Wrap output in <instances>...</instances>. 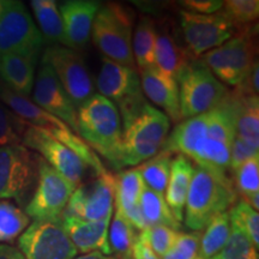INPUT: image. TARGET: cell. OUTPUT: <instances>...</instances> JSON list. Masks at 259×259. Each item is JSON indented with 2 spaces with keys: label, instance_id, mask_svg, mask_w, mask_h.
I'll list each match as a JSON object with an SVG mask.
<instances>
[{
  "label": "cell",
  "instance_id": "cell-35",
  "mask_svg": "<svg viewBox=\"0 0 259 259\" xmlns=\"http://www.w3.org/2000/svg\"><path fill=\"white\" fill-rule=\"evenodd\" d=\"M142 233L157 258L163 259L169 253L180 232L166 226H154L148 227Z\"/></svg>",
  "mask_w": 259,
  "mask_h": 259
},
{
  "label": "cell",
  "instance_id": "cell-4",
  "mask_svg": "<svg viewBox=\"0 0 259 259\" xmlns=\"http://www.w3.org/2000/svg\"><path fill=\"white\" fill-rule=\"evenodd\" d=\"M134 15L120 4L109 3L100 6L92 29L95 46L115 63L137 70L132 52Z\"/></svg>",
  "mask_w": 259,
  "mask_h": 259
},
{
  "label": "cell",
  "instance_id": "cell-26",
  "mask_svg": "<svg viewBox=\"0 0 259 259\" xmlns=\"http://www.w3.org/2000/svg\"><path fill=\"white\" fill-rule=\"evenodd\" d=\"M139 205L147 223V228L154 226H166L176 231L180 229L181 223L173 216L162 193L145 187L139 200Z\"/></svg>",
  "mask_w": 259,
  "mask_h": 259
},
{
  "label": "cell",
  "instance_id": "cell-39",
  "mask_svg": "<svg viewBox=\"0 0 259 259\" xmlns=\"http://www.w3.org/2000/svg\"><path fill=\"white\" fill-rule=\"evenodd\" d=\"M185 11L198 15H213L221 11L223 2L221 0H185L180 2Z\"/></svg>",
  "mask_w": 259,
  "mask_h": 259
},
{
  "label": "cell",
  "instance_id": "cell-17",
  "mask_svg": "<svg viewBox=\"0 0 259 259\" xmlns=\"http://www.w3.org/2000/svg\"><path fill=\"white\" fill-rule=\"evenodd\" d=\"M58 6L63 18L67 48L82 50L92 36L94 19L101 4L94 0H69Z\"/></svg>",
  "mask_w": 259,
  "mask_h": 259
},
{
  "label": "cell",
  "instance_id": "cell-14",
  "mask_svg": "<svg viewBox=\"0 0 259 259\" xmlns=\"http://www.w3.org/2000/svg\"><path fill=\"white\" fill-rule=\"evenodd\" d=\"M114 209V178L107 171L76 187L63 215L85 221L112 218Z\"/></svg>",
  "mask_w": 259,
  "mask_h": 259
},
{
  "label": "cell",
  "instance_id": "cell-13",
  "mask_svg": "<svg viewBox=\"0 0 259 259\" xmlns=\"http://www.w3.org/2000/svg\"><path fill=\"white\" fill-rule=\"evenodd\" d=\"M187 52L193 59H198L206 52L218 48L234 36L235 28L221 14L198 15L189 11L180 12Z\"/></svg>",
  "mask_w": 259,
  "mask_h": 259
},
{
  "label": "cell",
  "instance_id": "cell-15",
  "mask_svg": "<svg viewBox=\"0 0 259 259\" xmlns=\"http://www.w3.org/2000/svg\"><path fill=\"white\" fill-rule=\"evenodd\" d=\"M32 102L50 114L65 122L78 135L77 128V108L65 92L57 74L51 66L41 61V66L35 77L32 88Z\"/></svg>",
  "mask_w": 259,
  "mask_h": 259
},
{
  "label": "cell",
  "instance_id": "cell-34",
  "mask_svg": "<svg viewBox=\"0 0 259 259\" xmlns=\"http://www.w3.org/2000/svg\"><path fill=\"white\" fill-rule=\"evenodd\" d=\"M235 186L244 198L259 193V157L254 156L246 161L234 173ZM235 190V191H236Z\"/></svg>",
  "mask_w": 259,
  "mask_h": 259
},
{
  "label": "cell",
  "instance_id": "cell-27",
  "mask_svg": "<svg viewBox=\"0 0 259 259\" xmlns=\"http://www.w3.org/2000/svg\"><path fill=\"white\" fill-rule=\"evenodd\" d=\"M231 234L229 213L222 212L213 218L202 233L199 246V259H211L222 250Z\"/></svg>",
  "mask_w": 259,
  "mask_h": 259
},
{
  "label": "cell",
  "instance_id": "cell-24",
  "mask_svg": "<svg viewBox=\"0 0 259 259\" xmlns=\"http://www.w3.org/2000/svg\"><path fill=\"white\" fill-rule=\"evenodd\" d=\"M30 6L36 18L42 37L53 42L57 46L67 47L64 23L59 6L54 0H32Z\"/></svg>",
  "mask_w": 259,
  "mask_h": 259
},
{
  "label": "cell",
  "instance_id": "cell-43",
  "mask_svg": "<svg viewBox=\"0 0 259 259\" xmlns=\"http://www.w3.org/2000/svg\"><path fill=\"white\" fill-rule=\"evenodd\" d=\"M3 4H4V0H0V10L3 8Z\"/></svg>",
  "mask_w": 259,
  "mask_h": 259
},
{
  "label": "cell",
  "instance_id": "cell-9",
  "mask_svg": "<svg viewBox=\"0 0 259 259\" xmlns=\"http://www.w3.org/2000/svg\"><path fill=\"white\" fill-rule=\"evenodd\" d=\"M38 156L22 144L0 148V200L22 203L36 184Z\"/></svg>",
  "mask_w": 259,
  "mask_h": 259
},
{
  "label": "cell",
  "instance_id": "cell-18",
  "mask_svg": "<svg viewBox=\"0 0 259 259\" xmlns=\"http://www.w3.org/2000/svg\"><path fill=\"white\" fill-rule=\"evenodd\" d=\"M60 219L65 232L77 252L85 254L97 251L103 254L113 255L108 244L109 223L112 218L99 221H85L72 216L61 215Z\"/></svg>",
  "mask_w": 259,
  "mask_h": 259
},
{
  "label": "cell",
  "instance_id": "cell-23",
  "mask_svg": "<svg viewBox=\"0 0 259 259\" xmlns=\"http://www.w3.org/2000/svg\"><path fill=\"white\" fill-rule=\"evenodd\" d=\"M192 60L193 58L190 56L187 50L178 45L176 38L169 32L163 31L161 34L157 32L154 66H156L161 72L176 79L181 69Z\"/></svg>",
  "mask_w": 259,
  "mask_h": 259
},
{
  "label": "cell",
  "instance_id": "cell-25",
  "mask_svg": "<svg viewBox=\"0 0 259 259\" xmlns=\"http://www.w3.org/2000/svg\"><path fill=\"white\" fill-rule=\"evenodd\" d=\"M156 24L150 17H143L138 22L132 38V52L136 66L144 70L154 66L155 46H156Z\"/></svg>",
  "mask_w": 259,
  "mask_h": 259
},
{
  "label": "cell",
  "instance_id": "cell-40",
  "mask_svg": "<svg viewBox=\"0 0 259 259\" xmlns=\"http://www.w3.org/2000/svg\"><path fill=\"white\" fill-rule=\"evenodd\" d=\"M131 259H158L149 246L143 233L139 232L131 251Z\"/></svg>",
  "mask_w": 259,
  "mask_h": 259
},
{
  "label": "cell",
  "instance_id": "cell-1",
  "mask_svg": "<svg viewBox=\"0 0 259 259\" xmlns=\"http://www.w3.org/2000/svg\"><path fill=\"white\" fill-rule=\"evenodd\" d=\"M118 109L122 128L121 168L137 166L160 153L169 135L168 116L150 105L143 94L119 105Z\"/></svg>",
  "mask_w": 259,
  "mask_h": 259
},
{
  "label": "cell",
  "instance_id": "cell-31",
  "mask_svg": "<svg viewBox=\"0 0 259 259\" xmlns=\"http://www.w3.org/2000/svg\"><path fill=\"white\" fill-rule=\"evenodd\" d=\"M215 259H259L258 248L239 227L231 222V234Z\"/></svg>",
  "mask_w": 259,
  "mask_h": 259
},
{
  "label": "cell",
  "instance_id": "cell-10",
  "mask_svg": "<svg viewBox=\"0 0 259 259\" xmlns=\"http://www.w3.org/2000/svg\"><path fill=\"white\" fill-rule=\"evenodd\" d=\"M18 246L25 259H73L78 253L61 219L34 220L19 235Z\"/></svg>",
  "mask_w": 259,
  "mask_h": 259
},
{
  "label": "cell",
  "instance_id": "cell-16",
  "mask_svg": "<svg viewBox=\"0 0 259 259\" xmlns=\"http://www.w3.org/2000/svg\"><path fill=\"white\" fill-rule=\"evenodd\" d=\"M99 95L121 105L142 95L138 71L103 57L102 66L96 79Z\"/></svg>",
  "mask_w": 259,
  "mask_h": 259
},
{
  "label": "cell",
  "instance_id": "cell-5",
  "mask_svg": "<svg viewBox=\"0 0 259 259\" xmlns=\"http://www.w3.org/2000/svg\"><path fill=\"white\" fill-rule=\"evenodd\" d=\"M181 119L204 114L219 106L228 89L199 59H193L177 76Z\"/></svg>",
  "mask_w": 259,
  "mask_h": 259
},
{
  "label": "cell",
  "instance_id": "cell-2",
  "mask_svg": "<svg viewBox=\"0 0 259 259\" xmlns=\"http://www.w3.org/2000/svg\"><path fill=\"white\" fill-rule=\"evenodd\" d=\"M78 136L116 169H120L121 118L111 100L94 94L77 109Z\"/></svg>",
  "mask_w": 259,
  "mask_h": 259
},
{
  "label": "cell",
  "instance_id": "cell-22",
  "mask_svg": "<svg viewBox=\"0 0 259 259\" xmlns=\"http://www.w3.org/2000/svg\"><path fill=\"white\" fill-rule=\"evenodd\" d=\"M36 63L37 59L19 54L0 56V77L6 88L21 96H30L34 88Z\"/></svg>",
  "mask_w": 259,
  "mask_h": 259
},
{
  "label": "cell",
  "instance_id": "cell-7",
  "mask_svg": "<svg viewBox=\"0 0 259 259\" xmlns=\"http://www.w3.org/2000/svg\"><path fill=\"white\" fill-rule=\"evenodd\" d=\"M199 60L220 82L235 88L254 64V42L250 31L245 29L220 47L206 52Z\"/></svg>",
  "mask_w": 259,
  "mask_h": 259
},
{
  "label": "cell",
  "instance_id": "cell-19",
  "mask_svg": "<svg viewBox=\"0 0 259 259\" xmlns=\"http://www.w3.org/2000/svg\"><path fill=\"white\" fill-rule=\"evenodd\" d=\"M141 87L144 95L163 109L168 119L174 122L181 120L179 89L177 80L161 72L156 66L141 70Z\"/></svg>",
  "mask_w": 259,
  "mask_h": 259
},
{
  "label": "cell",
  "instance_id": "cell-37",
  "mask_svg": "<svg viewBox=\"0 0 259 259\" xmlns=\"http://www.w3.org/2000/svg\"><path fill=\"white\" fill-rule=\"evenodd\" d=\"M202 232L179 233L174 246L163 259H199Z\"/></svg>",
  "mask_w": 259,
  "mask_h": 259
},
{
  "label": "cell",
  "instance_id": "cell-33",
  "mask_svg": "<svg viewBox=\"0 0 259 259\" xmlns=\"http://www.w3.org/2000/svg\"><path fill=\"white\" fill-rule=\"evenodd\" d=\"M229 220L241 229L252 241L255 248L259 247V215L245 200H239L228 211Z\"/></svg>",
  "mask_w": 259,
  "mask_h": 259
},
{
  "label": "cell",
  "instance_id": "cell-12",
  "mask_svg": "<svg viewBox=\"0 0 259 259\" xmlns=\"http://www.w3.org/2000/svg\"><path fill=\"white\" fill-rule=\"evenodd\" d=\"M22 145L40 154L41 158L74 186L80 185L88 166L47 131L24 121Z\"/></svg>",
  "mask_w": 259,
  "mask_h": 259
},
{
  "label": "cell",
  "instance_id": "cell-3",
  "mask_svg": "<svg viewBox=\"0 0 259 259\" xmlns=\"http://www.w3.org/2000/svg\"><path fill=\"white\" fill-rule=\"evenodd\" d=\"M235 202V187L227 174L194 168L184 210L185 225L193 232H202L213 218L228 211Z\"/></svg>",
  "mask_w": 259,
  "mask_h": 259
},
{
  "label": "cell",
  "instance_id": "cell-41",
  "mask_svg": "<svg viewBox=\"0 0 259 259\" xmlns=\"http://www.w3.org/2000/svg\"><path fill=\"white\" fill-rule=\"evenodd\" d=\"M0 259H25V257L19 251V248L10 245L0 244Z\"/></svg>",
  "mask_w": 259,
  "mask_h": 259
},
{
  "label": "cell",
  "instance_id": "cell-11",
  "mask_svg": "<svg viewBox=\"0 0 259 259\" xmlns=\"http://www.w3.org/2000/svg\"><path fill=\"white\" fill-rule=\"evenodd\" d=\"M42 61L54 71L77 109L95 94L87 65L77 51L53 45L44 52Z\"/></svg>",
  "mask_w": 259,
  "mask_h": 259
},
{
  "label": "cell",
  "instance_id": "cell-36",
  "mask_svg": "<svg viewBox=\"0 0 259 259\" xmlns=\"http://www.w3.org/2000/svg\"><path fill=\"white\" fill-rule=\"evenodd\" d=\"M24 121L6 108L0 101V148L6 145L22 144Z\"/></svg>",
  "mask_w": 259,
  "mask_h": 259
},
{
  "label": "cell",
  "instance_id": "cell-30",
  "mask_svg": "<svg viewBox=\"0 0 259 259\" xmlns=\"http://www.w3.org/2000/svg\"><path fill=\"white\" fill-rule=\"evenodd\" d=\"M30 225V219L21 208L9 200H0V242L17 239Z\"/></svg>",
  "mask_w": 259,
  "mask_h": 259
},
{
  "label": "cell",
  "instance_id": "cell-28",
  "mask_svg": "<svg viewBox=\"0 0 259 259\" xmlns=\"http://www.w3.org/2000/svg\"><path fill=\"white\" fill-rule=\"evenodd\" d=\"M139 232L122 213L115 209L111 229L108 231V244L112 254L118 259H131V251Z\"/></svg>",
  "mask_w": 259,
  "mask_h": 259
},
{
  "label": "cell",
  "instance_id": "cell-32",
  "mask_svg": "<svg viewBox=\"0 0 259 259\" xmlns=\"http://www.w3.org/2000/svg\"><path fill=\"white\" fill-rule=\"evenodd\" d=\"M220 14L228 19L236 27L245 28L247 24L253 23L259 16L258 0H227L223 2V6Z\"/></svg>",
  "mask_w": 259,
  "mask_h": 259
},
{
  "label": "cell",
  "instance_id": "cell-29",
  "mask_svg": "<svg viewBox=\"0 0 259 259\" xmlns=\"http://www.w3.org/2000/svg\"><path fill=\"white\" fill-rule=\"evenodd\" d=\"M171 155L160 151L154 157L142 163L137 169L143 178L145 186L158 193H164L170 174Z\"/></svg>",
  "mask_w": 259,
  "mask_h": 259
},
{
  "label": "cell",
  "instance_id": "cell-6",
  "mask_svg": "<svg viewBox=\"0 0 259 259\" xmlns=\"http://www.w3.org/2000/svg\"><path fill=\"white\" fill-rule=\"evenodd\" d=\"M44 37L22 2L5 0L0 10V56L19 54L38 59Z\"/></svg>",
  "mask_w": 259,
  "mask_h": 259
},
{
  "label": "cell",
  "instance_id": "cell-20",
  "mask_svg": "<svg viewBox=\"0 0 259 259\" xmlns=\"http://www.w3.org/2000/svg\"><path fill=\"white\" fill-rule=\"evenodd\" d=\"M234 121L235 136L259 151V101L255 96L228 92L227 95Z\"/></svg>",
  "mask_w": 259,
  "mask_h": 259
},
{
  "label": "cell",
  "instance_id": "cell-42",
  "mask_svg": "<svg viewBox=\"0 0 259 259\" xmlns=\"http://www.w3.org/2000/svg\"><path fill=\"white\" fill-rule=\"evenodd\" d=\"M73 259H118L115 255H107L103 254L101 252H90V253H85L82 255H78V257H74Z\"/></svg>",
  "mask_w": 259,
  "mask_h": 259
},
{
  "label": "cell",
  "instance_id": "cell-38",
  "mask_svg": "<svg viewBox=\"0 0 259 259\" xmlns=\"http://www.w3.org/2000/svg\"><path fill=\"white\" fill-rule=\"evenodd\" d=\"M258 150L252 149L250 145H247L245 142H242L240 138H238L235 136L233 139V143L231 147V161H229V169L233 173L238 169L241 164H244L246 161H248L250 158L258 156Z\"/></svg>",
  "mask_w": 259,
  "mask_h": 259
},
{
  "label": "cell",
  "instance_id": "cell-44",
  "mask_svg": "<svg viewBox=\"0 0 259 259\" xmlns=\"http://www.w3.org/2000/svg\"><path fill=\"white\" fill-rule=\"evenodd\" d=\"M211 259H215V258H211Z\"/></svg>",
  "mask_w": 259,
  "mask_h": 259
},
{
  "label": "cell",
  "instance_id": "cell-8",
  "mask_svg": "<svg viewBox=\"0 0 259 259\" xmlns=\"http://www.w3.org/2000/svg\"><path fill=\"white\" fill-rule=\"evenodd\" d=\"M74 190L73 184L38 156L36 186L25 213L34 220L60 219Z\"/></svg>",
  "mask_w": 259,
  "mask_h": 259
},
{
  "label": "cell",
  "instance_id": "cell-21",
  "mask_svg": "<svg viewBox=\"0 0 259 259\" xmlns=\"http://www.w3.org/2000/svg\"><path fill=\"white\" fill-rule=\"evenodd\" d=\"M194 173V167L189 158L177 155L170 163V174L166 187V200L168 208L178 222H183L187 193Z\"/></svg>",
  "mask_w": 259,
  "mask_h": 259
}]
</instances>
